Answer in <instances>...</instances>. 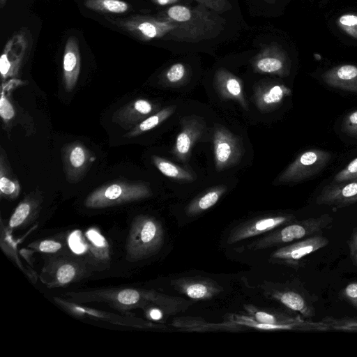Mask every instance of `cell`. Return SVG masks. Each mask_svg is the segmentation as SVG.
I'll use <instances>...</instances> for the list:
<instances>
[{"instance_id": "52a82bcc", "label": "cell", "mask_w": 357, "mask_h": 357, "mask_svg": "<svg viewBox=\"0 0 357 357\" xmlns=\"http://www.w3.org/2000/svg\"><path fill=\"white\" fill-rule=\"evenodd\" d=\"M91 273L86 264L75 258L54 257L45 264L41 281L49 288L67 286L87 277Z\"/></svg>"}, {"instance_id": "ba28073f", "label": "cell", "mask_w": 357, "mask_h": 357, "mask_svg": "<svg viewBox=\"0 0 357 357\" xmlns=\"http://www.w3.org/2000/svg\"><path fill=\"white\" fill-rule=\"evenodd\" d=\"M107 20L119 29L143 41L164 38L176 27L174 22L160 17L136 15L126 18Z\"/></svg>"}, {"instance_id": "74e56055", "label": "cell", "mask_w": 357, "mask_h": 357, "mask_svg": "<svg viewBox=\"0 0 357 357\" xmlns=\"http://www.w3.org/2000/svg\"><path fill=\"white\" fill-rule=\"evenodd\" d=\"M338 297L357 310V281L350 282L342 288Z\"/></svg>"}, {"instance_id": "b9f144b4", "label": "cell", "mask_w": 357, "mask_h": 357, "mask_svg": "<svg viewBox=\"0 0 357 357\" xmlns=\"http://www.w3.org/2000/svg\"><path fill=\"white\" fill-rule=\"evenodd\" d=\"M164 310L158 307H150L146 311V317L154 321H159L163 318Z\"/></svg>"}, {"instance_id": "603a6c76", "label": "cell", "mask_w": 357, "mask_h": 357, "mask_svg": "<svg viewBox=\"0 0 357 357\" xmlns=\"http://www.w3.org/2000/svg\"><path fill=\"white\" fill-rule=\"evenodd\" d=\"M81 66L79 46L75 36H70L65 45L63 57V75L65 89L68 92L74 89L77 82Z\"/></svg>"}, {"instance_id": "6da1fadb", "label": "cell", "mask_w": 357, "mask_h": 357, "mask_svg": "<svg viewBox=\"0 0 357 357\" xmlns=\"http://www.w3.org/2000/svg\"><path fill=\"white\" fill-rule=\"evenodd\" d=\"M67 299L81 304L90 302L106 303L121 311L146 307H158L172 314L186 307V301L158 293L153 290L133 288H107L73 291L65 294Z\"/></svg>"}, {"instance_id": "ee69618b", "label": "cell", "mask_w": 357, "mask_h": 357, "mask_svg": "<svg viewBox=\"0 0 357 357\" xmlns=\"http://www.w3.org/2000/svg\"><path fill=\"white\" fill-rule=\"evenodd\" d=\"M6 1L7 0H0L1 8H3L5 6L6 3Z\"/></svg>"}, {"instance_id": "836d02e7", "label": "cell", "mask_w": 357, "mask_h": 357, "mask_svg": "<svg viewBox=\"0 0 357 357\" xmlns=\"http://www.w3.org/2000/svg\"><path fill=\"white\" fill-rule=\"evenodd\" d=\"M13 79L8 80V82H3L1 84V92L0 99V115L5 123L10 121L15 115V111L13 105L9 98V91Z\"/></svg>"}, {"instance_id": "484cf974", "label": "cell", "mask_w": 357, "mask_h": 357, "mask_svg": "<svg viewBox=\"0 0 357 357\" xmlns=\"http://www.w3.org/2000/svg\"><path fill=\"white\" fill-rule=\"evenodd\" d=\"M20 192V185L17 178L13 174L6 155L1 150L0 157V195L1 197L13 200L16 199Z\"/></svg>"}, {"instance_id": "d6a6232c", "label": "cell", "mask_w": 357, "mask_h": 357, "mask_svg": "<svg viewBox=\"0 0 357 357\" xmlns=\"http://www.w3.org/2000/svg\"><path fill=\"white\" fill-rule=\"evenodd\" d=\"M321 323L324 326V331H357V317L342 318L326 317Z\"/></svg>"}, {"instance_id": "83f0119b", "label": "cell", "mask_w": 357, "mask_h": 357, "mask_svg": "<svg viewBox=\"0 0 357 357\" xmlns=\"http://www.w3.org/2000/svg\"><path fill=\"white\" fill-rule=\"evenodd\" d=\"M151 160L155 167L167 177L181 182H192L197 178L193 171L180 167L166 158L152 155Z\"/></svg>"}, {"instance_id": "30bf717a", "label": "cell", "mask_w": 357, "mask_h": 357, "mask_svg": "<svg viewBox=\"0 0 357 357\" xmlns=\"http://www.w3.org/2000/svg\"><path fill=\"white\" fill-rule=\"evenodd\" d=\"M329 240L321 234L311 236L281 246L269 256V261L294 268L303 266V259L327 246Z\"/></svg>"}, {"instance_id": "44dd1931", "label": "cell", "mask_w": 357, "mask_h": 357, "mask_svg": "<svg viewBox=\"0 0 357 357\" xmlns=\"http://www.w3.org/2000/svg\"><path fill=\"white\" fill-rule=\"evenodd\" d=\"M291 95V90L286 85L275 82H267L255 86L253 98L259 111L268 112L278 108Z\"/></svg>"}, {"instance_id": "d4e9b609", "label": "cell", "mask_w": 357, "mask_h": 357, "mask_svg": "<svg viewBox=\"0 0 357 357\" xmlns=\"http://www.w3.org/2000/svg\"><path fill=\"white\" fill-rule=\"evenodd\" d=\"M41 202V199L35 194L25 197L11 215L8 221V227L19 228L29 223L38 212Z\"/></svg>"}, {"instance_id": "4316f807", "label": "cell", "mask_w": 357, "mask_h": 357, "mask_svg": "<svg viewBox=\"0 0 357 357\" xmlns=\"http://www.w3.org/2000/svg\"><path fill=\"white\" fill-rule=\"evenodd\" d=\"M227 189V186L225 185H218L211 188L188 205L185 208L186 214L188 216H195L211 208L218 202Z\"/></svg>"}, {"instance_id": "7a4b0ae2", "label": "cell", "mask_w": 357, "mask_h": 357, "mask_svg": "<svg viewBox=\"0 0 357 357\" xmlns=\"http://www.w3.org/2000/svg\"><path fill=\"white\" fill-rule=\"evenodd\" d=\"M159 17L176 25L164 38L178 42L198 43L213 38L223 29L225 23L218 13L202 4L192 8L174 5L163 10Z\"/></svg>"}, {"instance_id": "277c9868", "label": "cell", "mask_w": 357, "mask_h": 357, "mask_svg": "<svg viewBox=\"0 0 357 357\" xmlns=\"http://www.w3.org/2000/svg\"><path fill=\"white\" fill-rule=\"evenodd\" d=\"M333 221V217L328 213L301 220H296L252 242L248 245L247 248L255 251L263 250L284 245L311 236L322 234L324 229L331 227Z\"/></svg>"}, {"instance_id": "ab89813d", "label": "cell", "mask_w": 357, "mask_h": 357, "mask_svg": "<svg viewBox=\"0 0 357 357\" xmlns=\"http://www.w3.org/2000/svg\"><path fill=\"white\" fill-rule=\"evenodd\" d=\"M199 4L215 11L217 13H223L231 8L228 0H196Z\"/></svg>"}, {"instance_id": "7402d4cb", "label": "cell", "mask_w": 357, "mask_h": 357, "mask_svg": "<svg viewBox=\"0 0 357 357\" xmlns=\"http://www.w3.org/2000/svg\"><path fill=\"white\" fill-rule=\"evenodd\" d=\"M214 87L223 100L237 102L244 109L248 110V103L245 98L242 80L227 69H218L214 75Z\"/></svg>"}, {"instance_id": "d6986e66", "label": "cell", "mask_w": 357, "mask_h": 357, "mask_svg": "<svg viewBox=\"0 0 357 357\" xmlns=\"http://www.w3.org/2000/svg\"><path fill=\"white\" fill-rule=\"evenodd\" d=\"M316 204L335 208L357 203V181L333 182L324 186L317 195Z\"/></svg>"}, {"instance_id": "4dcf8cb0", "label": "cell", "mask_w": 357, "mask_h": 357, "mask_svg": "<svg viewBox=\"0 0 357 357\" xmlns=\"http://www.w3.org/2000/svg\"><path fill=\"white\" fill-rule=\"evenodd\" d=\"M86 237L89 242L91 253L95 258L107 261L109 258V246L106 239L95 229H89Z\"/></svg>"}, {"instance_id": "f546056e", "label": "cell", "mask_w": 357, "mask_h": 357, "mask_svg": "<svg viewBox=\"0 0 357 357\" xmlns=\"http://www.w3.org/2000/svg\"><path fill=\"white\" fill-rule=\"evenodd\" d=\"M88 9L101 13L121 14L126 13L130 6L123 0H85Z\"/></svg>"}, {"instance_id": "60d3db41", "label": "cell", "mask_w": 357, "mask_h": 357, "mask_svg": "<svg viewBox=\"0 0 357 357\" xmlns=\"http://www.w3.org/2000/svg\"><path fill=\"white\" fill-rule=\"evenodd\" d=\"M347 243L349 247L351 263L357 267V225L353 229Z\"/></svg>"}, {"instance_id": "f35d334b", "label": "cell", "mask_w": 357, "mask_h": 357, "mask_svg": "<svg viewBox=\"0 0 357 357\" xmlns=\"http://www.w3.org/2000/svg\"><path fill=\"white\" fill-rule=\"evenodd\" d=\"M342 130L346 135L357 138V110L349 113L344 117Z\"/></svg>"}, {"instance_id": "e0dca14e", "label": "cell", "mask_w": 357, "mask_h": 357, "mask_svg": "<svg viewBox=\"0 0 357 357\" xmlns=\"http://www.w3.org/2000/svg\"><path fill=\"white\" fill-rule=\"evenodd\" d=\"M271 297L289 310L299 313L303 319H311L316 314L314 303L317 298H314L305 289L284 287L274 290Z\"/></svg>"}, {"instance_id": "ac0fdd59", "label": "cell", "mask_w": 357, "mask_h": 357, "mask_svg": "<svg viewBox=\"0 0 357 357\" xmlns=\"http://www.w3.org/2000/svg\"><path fill=\"white\" fill-rule=\"evenodd\" d=\"M160 105L151 100L138 98L116 111L113 121L125 130H131L143 120L160 110Z\"/></svg>"}, {"instance_id": "ffe728a7", "label": "cell", "mask_w": 357, "mask_h": 357, "mask_svg": "<svg viewBox=\"0 0 357 357\" xmlns=\"http://www.w3.org/2000/svg\"><path fill=\"white\" fill-rule=\"evenodd\" d=\"M172 285L192 300L210 299L222 291L215 281L200 276L178 278L172 281Z\"/></svg>"}, {"instance_id": "8fae6325", "label": "cell", "mask_w": 357, "mask_h": 357, "mask_svg": "<svg viewBox=\"0 0 357 357\" xmlns=\"http://www.w3.org/2000/svg\"><path fill=\"white\" fill-rule=\"evenodd\" d=\"M53 299L57 305L66 312L79 318L102 320L114 324L132 328H151L160 327V326L154 325L137 317L122 316L108 312L98 310L81 305L68 299H63L59 297H54Z\"/></svg>"}, {"instance_id": "9a60e30c", "label": "cell", "mask_w": 357, "mask_h": 357, "mask_svg": "<svg viewBox=\"0 0 357 357\" xmlns=\"http://www.w3.org/2000/svg\"><path fill=\"white\" fill-rule=\"evenodd\" d=\"M251 64L253 70L257 73L286 77L290 73V59L286 52L275 43L265 46L252 59Z\"/></svg>"}, {"instance_id": "7bdbcfd3", "label": "cell", "mask_w": 357, "mask_h": 357, "mask_svg": "<svg viewBox=\"0 0 357 357\" xmlns=\"http://www.w3.org/2000/svg\"><path fill=\"white\" fill-rule=\"evenodd\" d=\"M179 0H152V1L159 6H168L178 2Z\"/></svg>"}, {"instance_id": "d590c367", "label": "cell", "mask_w": 357, "mask_h": 357, "mask_svg": "<svg viewBox=\"0 0 357 357\" xmlns=\"http://www.w3.org/2000/svg\"><path fill=\"white\" fill-rule=\"evenodd\" d=\"M351 181H357V158L337 173L333 182L341 183Z\"/></svg>"}, {"instance_id": "cb8c5ba5", "label": "cell", "mask_w": 357, "mask_h": 357, "mask_svg": "<svg viewBox=\"0 0 357 357\" xmlns=\"http://www.w3.org/2000/svg\"><path fill=\"white\" fill-rule=\"evenodd\" d=\"M321 78L331 87L357 93V66L344 64L335 66L324 72Z\"/></svg>"}, {"instance_id": "3957f363", "label": "cell", "mask_w": 357, "mask_h": 357, "mask_svg": "<svg viewBox=\"0 0 357 357\" xmlns=\"http://www.w3.org/2000/svg\"><path fill=\"white\" fill-rule=\"evenodd\" d=\"M164 242V230L156 218L140 215L135 217L127 237L126 259L131 262L140 261L156 255Z\"/></svg>"}, {"instance_id": "5b68a950", "label": "cell", "mask_w": 357, "mask_h": 357, "mask_svg": "<svg viewBox=\"0 0 357 357\" xmlns=\"http://www.w3.org/2000/svg\"><path fill=\"white\" fill-rule=\"evenodd\" d=\"M151 195L150 187L146 183L118 180L93 190L86 197L84 205L89 208H103L141 200Z\"/></svg>"}, {"instance_id": "f1b7e54d", "label": "cell", "mask_w": 357, "mask_h": 357, "mask_svg": "<svg viewBox=\"0 0 357 357\" xmlns=\"http://www.w3.org/2000/svg\"><path fill=\"white\" fill-rule=\"evenodd\" d=\"M176 109V105L167 106L160 109L153 114L149 116L133 128L130 130L124 137L128 138L135 137L142 133L147 132L156 126H159L169 116H171Z\"/></svg>"}, {"instance_id": "5bb4252c", "label": "cell", "mask_w": 357, "mask_h": 357, "mask_svg": "<svg viewBox=\"0 0 357 357\" xmlns=\"http://www.w3.org/2000/svg\"><path fill=\"white\" fill-rule=\"evenodd\" d=\"M30 47L29 34L24 30L14 33L7 41L0 58V73L3 82L18 74Z\"/></svg>"}, {"instance_id": "e575fe53", "label": "cell", "mask_w": 357, "mask_h": 357, "mask_svg": "<svg viewBox=\"0 0 357 357\" xmlns=\"http://www.w3.org/2000/svg\"><path fill=\"white\" fill-rule=\"evenodd\" d=\"M337 24L344 33L357 39V13H346L340 15L337 20Z\"/></svg>"}, {"instance_id": "f6af8a7d", "label": "cell", "mask_w": 357, "mask_h": 357, "mask_svg": "<svg viewBox=\"0 0 357 357\" xmlns=\"http://www.w3.org/2000/svg\"><path fill=\"white\" fill-rule=\"evenodd\" d=\"M268 3H274L275 0H264Z\"/></svg>"}, {"instance_id": "8d00e7d4", "label": "cell", "mask_w": 357, "mask_h": 357, "mask_svg": "<svg viewBox=\"0 0 357 357\" xmlns=\"http://www.w3.org/2000/svg\"><path fill=\"white\" fill-rule=\"evenodd\" d=\"M29 247L35 251L44 253H56L63 247L62 242L55 239H45L40 241L35 242Z\"/></svg>"}, {"instance_id": "7c38bea8", "label": "cell", "mask_w": 357, "mask_h": 357, "mask_svg": "<svg viewBox=\"0 0 357 357\" xmlns=\"http://www.w3.org/2000/svg\"><path fill=\"white\" fill-rule=\"evenodd\" d=\"M296 220L293 214L269 215L251 219L235 227L229 233L227 243L232 245L241 241L263 234Z\"/></svg>"}, {"instance_id": "8992f818", "label": "cell", "mask_w": 357, "mask_h": 357, "mask_svg": "<svg viewBox=\"0 0 357 357\" xmlns=\"http://www.w3.org/2000/svg\"><path fill=\"white\" fill-rule=\"evenodd\" d=\"M332 158L328 151L312 149L299 154L278 176L279 184L295 183L312 178L320 173Z\"/></svg>"}, {"instance_id": "2e32d148", "label": "cell", "mask_w": 357, "mask_h": 357, "mask_svg": "<svg viewBox=\"0 0 357 357\" xmlns=\"http://www.w3.org/2000/svg\"><path fill=\"white\" fill-rule=\"evenodd\" d=\"M62 153L66 177L70 183L81 181L95 160L90 150L80 142L66 144Z\"/></svg>"}, {"instance_id": "4fadbf2b", "label": "cell", "mask_w": 357, "mask_h": 357, "mask_svg": "<svg viewBox=\"0 0 357 357\" xmlns=\"http://www.w3.org/2000/svg\"><path fill=\"white\" fill-rule=\"evenodd\" d=\"M181 130L173 146L172 153L178 161L189 160L195 144L206 133V123L204 118L190 115L180 119Z\"/></svg>"}, {"instance_id": "9c48e42d", "label": "cell", "mask_w": 357, "mask_h": 357, "mask_svg": "<svg viewBox=\"0 0 357 357\" xmlns=\"http://www.w3.org/2000/svg\"><path fill=\"white\" fill-rule=\"evenodd\" d=\"M215 167L222 172L238 165L245 153L240 137L222 125H216L213 132Z\"/></svg>"}, {"instance_id": "1f68e13d", "label": "cell", "mask_w": 357, "mask_h": 357, "mask_svg": "<svg viewBox=\"0 0 357 357\" xmlns=\"http://www.w3.org/2000/svg\"><path fill=\"white\" fill-rule=\"evenodd\" d=\"M188 76V69L183 63H175L164 71L162 82L168 86H176L185 82Z\"/></svg>"}]
</instances>
